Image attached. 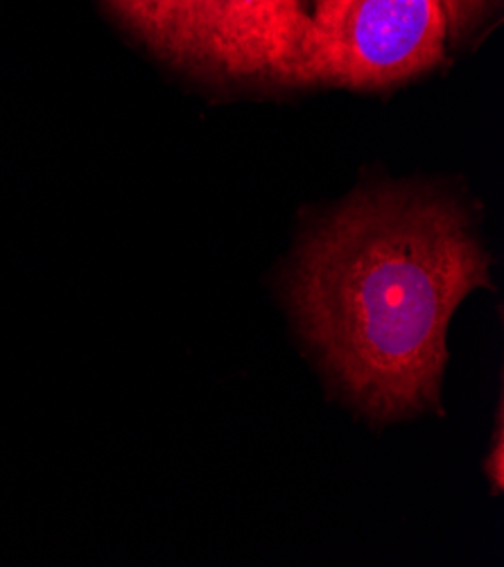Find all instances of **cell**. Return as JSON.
<instances>
[{
  "label": "cell",
  "mask_w": 504,
  "mask_h": 567,
  "mask_svg": "<svg viewBox=\"0 0 504 567\" xmlns=\"http://www.w3.org/2000/svg\"><path fill=\"white\" fill-rule=\"evenodd\" d=\"M488 286V256L453 199L376 188L306 236L288 297L332 384L387 423L439 401L448 321Z\"/></svg>",
  "instance_id": "obj_1"
},
{
  "label": "cell",
  "mask_w": 504,
  "mask_h": 567,
  "mask_svg": "<svg viewBox=\"0 0 504 567\" xmlns=\"http://www.w3.org/2000/svg\"><path fill=\"white\" fill-rule=\"evenodd\" d=\"M451 41L445 0H317L286 84L394 86L441 64Z\"/></svg>",
  "instance_id": "obj_2"
},
{
  "label": "cell",
  "mask_w": 504,
  "mask_h": 567,
  "mask_svg": "<svg viewBox=\"0 0 504 567\" xmlns=\"http://www.w3.org/2000/svg\"><path fill=\"white\" fill-rule=\"evenodd\" d=\"M306 0H217L208 73L288 80L310 14Z\"/></svg>",
  "instance_id": "obj_3"
},
{
  "label": "cell",
  "mask_w": 504,
  "mask_h": 567,
  "mask_svg": "<svg viewBox=\"0 0 504 567\" xmlns=\"http://www.w3.org/2000/svg\"><path fill=\"white\" fill-rule=\"evenodd\" d=\"M158 56L182 69L208 71L217 0H106Z\"/></svg>",
  "instance_id": "obj_4"
},
{
  "label": "cell",
  "mask_w": 504,
  "mask_h": 567,
  "mask_svg": "<svg viewBox=\"0 0 504 567\" xmlns=\"http://www.w3.org/2000/svg\"><path fill=\"white\" fill-rule=\"evenodd\" d=\"M310 3L315 6L317 0H310ZM493 3L495 0H445L448 19H451L453 41L466 37L473 28H477V23L484 21V17L493 8Z\"/></svg>",
  "instance_id": "obj_5"
}]
</instances>
